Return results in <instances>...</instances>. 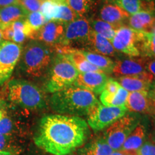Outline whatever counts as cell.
Returning a JSON list of instances; mask_svg holds the SVG:
<instances>
[{
  "label": "cell",
  "instance_id": "6da1fadb",
  "mask_svg": "<svg viewBox=\"0 0 155 155\" xmlns=\"http://www.w3.org/2000/svg\"><path fill=\"white\" fill-rule=\"evenodd\" d=\"M88 133V123L79 116L48 115L40 121L35 143L53 155H68L84 144Z\"/></svg>",
  "mask_w": 155,
  "mask_h": 155
},
{
  "label": "cell",
  "instance_id": "7a4b0ae2",
  "mask_svg": "<svg viewBox=\"0 0 155 155\" xmlns=\"http://www.w3.org/2000/svg\"><path fill=\"white\" fill-rule=\"evenodd\" d=\"M98 103L94 93L74 85L54 93L50 98L51 107L55 111L79 117L88 115Z\"/></svg>",
  "mask_w": 155,
  "mask_h": 155
},
{
  "label": "cell",
  "instance_id": "3957f363",
  "mask_svg": "<svg viewBox=\"0 0 155 155\" xmlns=\"http://www.w3.org/2000/svg\"><path fill=\"white\" fill-rule=\"evenodd\" d=\"M52 58L53 54L49 46L39 41L31 42L23 50L20 67L25 74L40 78L51 65Z\"/></svg>",
  "mask_w": 155,
  "mask_h": 155
},
{
  "label": "cell",
  "instance_id": "277c9868",
  "mask_svg": "<svg viewBox=\"0 0 155 155\" xmlns=\"http://www.w3.org/2000/svg\"><path fill=\"white\" fill-rule=\"evenodd\" d=\"M46 90L55 93L73 86L79 73L65 55L57 54L51 63Z\"/></svg>",
  "mask_w": 155,
  "mask_h": 155
},
{
  "label": "cell",
  "instance_id": "5b68a950",
  "mask_svg": "<svg viewBox=\"0 0 155 155\" xmlns=\"http://www.w3.org/2000/svg\"><path fill=\"white\" fill-rule=\"evenodd\" d=\"M8 98L13 104L28 109H39L45 106L44 96L40 88L26 81H10Z\"/></svg>",
  "mask_w": 155,
  "mask_h": 155
},
{
  "label": "cell",
  "instance_id": "8992f818",
  "mask_svg": "<svg viewBox=\"0 0 155 155\" xmlns=\"http://www.w3.org/2000/svg\"><path fill=\"white\" fill-rule=\"evenodd\" d=\"M127 111L125 106H107L98 103L88 114V124L94 131L103 130L124 116Z\"/></svg>",
  "mask_w": 155,
  "mask_h": 155
},
{
  "label": "cell",
  "instance_id": "52a82bcc",
  "mask_svg": "<svg viewBox=\"0 0 155 155\" xmlns=\"http://www.w3.org/2000/svg\"><path fill=\"white\" fill-rule=\"evenodd\" d=\"M144 32L133 30L127 26H122L116 31L112 41L114 49L131 57H138L141 55L139 43Z\"/></svg>",
  "mask_w": 155,
  "mask_h": 155
},
{
  "label": "cell",
  "instance_id": "ba28073f",
  "mask_svg": "<svg viewBox=\"0 0 155 155\" xmlns=\"http://www.w3.org/2000/svg\"><path fill=\"white\" fill-rule=\"evenodd\" d=\"M136 125L137 120L134 116L125 115L108 127L104 139L114 151L119 150Z\"/></svg>",
  "mask_w": 155,
  "mask_h": 155
},
{
  "label": "cell",
  "instance_id": "9c48e42d",
  "mask_svg": "<svg viewBox=\"0 0 155 155\" xmlns=\"http://www.w3.org/2000/svg\"><path fill=\"white\" fill-rule=\"evenodd\" d=\"M22 53V46L11 41L0 42V85L11 76Z\"/></svg>",
  "mask_w": 155,
  "mask_h": 155
},
{
  "label": "cell",
  "instance_id": "30bf717a",
  "mask_svg": "<svg viewBox=\"0 0 155 155\" xmlns=\"http://www.w3.org/2000/svg\"><path fill=\"white\" fill-rule=\"evenodd\" d=\"M147 58H127L117 61L112 73L116 77H138L152 83L154 78L147 71Z\"/></svg>",
  "mask_w": 155,
  "mask_h": 155
},
{
  "label": "cell",
  "instance_id": "8fae6325",
  "mask_svg": "<svg viewBox=\"0 0 155 155\" xmlns=\"http://www.w3.org/2000/svg\"><path fill=\"white\" fill-rule=\"evenodd\" d=\"M91 30V28L88 19L84 17H78L73 22L65 25L63 37L61 43L58 45L70 46L72 42H86Z\"/></svg>",
  "mask_w": 155,
  "mask_h": 155
},
{
  "label": "cell",
  "instance_id": "7c38bea8",
  "mask_svg": "<svg viewBox=\"0 0 155 155\" xmlns=\"http://www.w3.org/2000/svg\"><path fill=\"white\" fill-rule=\"evenodd\" d=\"M65 25L50 21L36 32L35 39L47 45H56L61 43L65 32Z\"/></svg>",
  "mask_w": 155,
  "mask_h": 155
},
{
  "label": "cell",
  "instance_id": "4fadbf2b",
  "mask_svg": "<svg viewBox=\"0 0 155 155\" xmlns=\"http://www.w3.org/2000/svg\"><path fill=\"white\" fill-rule=\"evenodd\" d=\"M108 80L107 75L104 73H79L73 85L98 94L103 91Z\"/></svg>",
  "mask_w": 155,
  "mask_h": 155
},
{
  "label": "cell",
  "instance_id": "5bb4252c",
  "mask_svg": "<svg viewBox=\"0 0 155 155\" xmlns=\"http://www.w3.org/2000/svg\"><path fill=\"white\" fill-rule=\"evenodd\" d=\"M100 19L114 25L122 26V22L129 17L127 12L115 4L105 0L99 12Z\"/></svg>",
  "mask_w": 155,
  "mask_h": 155
},
{
  "label": "cell",
  "instance_id": "9a60e30c",
  "mask_svg": "<svg viewBox=\"0 0 155 155\" xmlns=\"http://www.w3.org/2000/svg\"><path fill=\"white\" fill-rule=\"evenodd\" d=\"M115 4L130 15H134L140 12L154 13L155 0H107Z\"/></svg>",
  "mask_w": 155,
  "mask_h": 155
},
{
  "label": "cell",
  "instance_id": "2e32d148",
  "mask_svg": "<svg viewBox=\"0 0 155 155\" xmlns=\"http://www.w3.org/2000/svg\"><path fill=\"white\" fill-rule=\"evenodd\" d=\"M125 107L127 111L134 113L150 111V96L147 91L129 92Z\"/></svg>",
  "mask_w": 155,
  "mask_h": 155
},
{
  "label": "cell",
  "instance_id": "e0dca14e",
  "mask_svg": "<svg viewBox=\"0 0 155 155\" xmlns=\"http://www.w3.org/2000/svg\"><path fill=\"white\" fill-rule=\"evenodd\" d=\"M145 137L146 129L144 126L137 125L126 139L120 150L128 155H137L139 148L144 144Z\"/></svg>",
  "mask_w": 155,
  "mask_h": 155
},
{
  "label": "cell",
  "instance_id": "ac0fdd59",
  "mask_svg": "<svg viewBox=\"0 0 155 155\" xmlns=\"http://www.w3.org/2000/svg\"><path fill=\"white\" fill-rule=\"evenodd\" d=\"M129 25L133 30L151 33L155 31L154 13L140 12L129 17Z\"/></svg>",
  "mask_w": 155,
  "mask_h": 155
},
{
  "label": "cell",
  "instance_id": "d6986e66",
  "mask_svg": "<svg viewBox=\"0 0 155 155\" xmlns=\"http://www.w3.org/2000/svg\"><path fill=\"white\" fill-rule=\"evenodd\" d=\"M28 12L19 4L0 9V30L12 25L17 21L24 19Z\"/></svg>",
  "mask_w": 155,
  "mask_h": 155
},
{
  "label": "cell",
  "instance_id": "ffe728a7",
  "mask_svg": "<svg viewBox=\"0 0 155 155\" xmlns=\"http://www.w3.org/2000/svg\"><path fill=\"white\" fill-rule=\"evenodd\" d=\"M86 42L94 50V53L105 56L115 55V49L112 45L111 41L98 34L92 29L90 31V34Z\"/></svg>",
  "mask_w": 155,
  "mask_h": 155
},
{
  "label": "cell",
  "instance_id": "44dd1931",
  "mask_svg": "<svg viewBox=\"0 0 155 155\" xmlns=\"http://www.w3.org/2000/svg\"><path fill=\"white\" fill-rule=\"evenodd\" d=\"M78 50L88 60L89 63L98 68L104 73H112L115 63L112 61L111 58L107 57V56L94 53V52L84 51V50Z\"/></svg>",
  "mask_w": 155,
  "mask_h": 155
},
{
  "label": "cell",
  "instance_id": "7402d4cb",
  "mask_svg": "<svg viewBox=\"0 0 155 155\" xmlns=\"http://www.w3.org/2000/svg\"><path fill=\"white\" fill-rule=\"evenodd\" d=\"M69 59V61L73 63L78 73H91V72H98L104 73L101 70L98 68L92 65L91 63H89L88 60L84 57L82 53H80L78 50L75 49L72 53L68 55H65Z\"/></svg>",
  "mask_w": 155,
  "mask_h": 155
},
{
  "label": "cell",
  "instance_id": "603a6c76",
  "mask_svg": "<svg viewBox=\"0 0 155 155\" xmlns=\"http://www.w3.org/2000/svg\"><path fill=\"white\" fill-rule=\"evenodd\" d=\"M118 82L122 88L129 92H148L152 86V83L138 77H119L118 78Z\"/></svg>",
  "mask_w": 155,
  "mask_h": 155
},
{
  "label": "cell",
  "instance_id": "cb8c5ba5",
  "mask_svg": "<svg viewBox=\"0 0 155 155\" xmlns=\"http://www.w3.org/2000/svg\"><path fill=\"white\" fill-rule=\"evenodd\" d=\"M100 101L101 104L107 106H116L122 107L125 106L129 92L121 86L117 92L114 94H107L105 93H101Z\"/></svg>",
  "mask_w": 155,
  "mask_h": 155
},
{
  "label": "cell",
  "instance_id": "d4e9b609",
  "mask_svg": "<svg viewBox=\"0 0 155 155\" xmlns=\"http://www.w3.org/2000/svg\"><path fill=\"white\" fill-rule=\"evenodd\" d=\"M89 23H90L91 28L93 30L110 41L113 40L116 31L121 27L119 25L110 24V23L104 22L100 19H92Z\"/></svg>",
  "mask_w": 155,
  "mask_h": 155
},
{
  "label": "cell",
  "instance_id": "484cf974",
  "mask_svg": "<svg viewBox=\"0 0 155 155\" xmlns=\"http://www.w3.org/2000/svg\"><path fill=\"white\" fill-rule=\"evenodd\" d=\"M113 151L104 139H100L84 147L79 155H110Z\"/></svg>",
  "mask_w": 155,
  "mask_h": 155
},
{
  "label": "cell",
  "instance_id": "4316f807",
  "mask_svg": "<svg viewBox=\"0 0 155 155\" xmlns=\"http://www.w3.org/2000/svg\"><path fill=\"white\" fill-rule=\"evenodd\" d=\"M139 51L145 57L155 59V32H144L142 40L139 43Z\"/></svg>",
  "mask_w": 155,
  "mask_h": 155
},
{
  "label": "cell",
  "instance_id": "83f0119b",
  "mask_svg": "<svg viewBox=\"0 0 155 155\" xmlns=\"http://www.w3.org/2000/svg\"><path fill=\"white\" fill-rule=\"evenodd\" d=\"M76 15L72 11L68 5L66 0H61L59 2V11H58V16L55 19V22L63 23L64 25H67L68 23L73 22L75 19L78 18Z\"/></svg>",
  "mask_w": 155,
  "mask_h": 155
},
{
  "label": "cell",
  "instance_id": "f1b7e54d",
  "mask_svg": "<svg viewBox=\"0 0 155 155\" xmlns=\"http://www.w3.org/2000/svg\"><path fill=\"white\" fill-rule=\"evenodd\" d=\"M68 7L78 17H83L90 11L92 0H66Z\"/></svg>",
  "mask_w": 155,
  "mask_h": 155
},
{
  "label": "cell",
  "instance_id": "f546056e",
  "mask_svg": "<svg viewBox=\"0 0 155 155\" xmlns=\"http://www.w3.org/2000/svg\"><path fill=\"white\" fill-rule=\"evenodd\" d=\"M26 19L32 30L35 32L40 30L43 25L48 22L40 11L28 13Z\"/></svg>",
  "mask_w": 155,
  "mask_h": 155
},
{
  "label": "cell",
  "instance_id": "4dcf8cb0",
  "mask_svg": "<svg viewBox=\"0 0 155 155\" xmlns=\"http://www.w3.org/2000/svg\"><path fill=\"white\" fill-rule=\"evenodd\" d=\"M44 0H19V4L28 13L40 10V6Z\"/></svg>",
  "mask_w": 155,
  "mask_h": 155
},
{
  "label": "cell",
  "instance_id": "1f68e13d",
  "mask_svg": "<svg viewBox=\"0 0 155 155\" xmlns=\"http://www.w3.org/2000/svg\"><path fill=\"white\" fill-rule=\"evenodd\" d=\"M13 124L8 117H2L0 120V134L9 135L12 130Z\"/></svg>",
  "mask_w": 155,
  "mask_h": 155
},
{
  "label": "cell",
  "instance_id": "d6a6232c",
  "mask_svg": "<svg viewBox=\"0 0 155 155\" xmlns=\"http://www.w3.org/2000/svg\"><path fill=\"white\" fill-rule=\"evenodd\" d=\"M120 87H121V85L117 81L114 80L112 78L108 79L102 92L107 94H114L119 91Z\"/></svg>",
  "mask_w": 155,
  "mask_h": 155
},
{
  "label": "cell",
  "instance_id": "836d02e7",
  "mask_svg": "<svg viewBox=\"0 0 155 155\" xmlns=\"http://www.w3.org/2000/svg\"><path fill=\"white\" fill-rule=\"evenodd\" d=\"M137 155H155V143L147 141L142 144Z\"/></svg>",
  "mask_w": 155,
  "mask_h": 155
},
{
  "label": "cell",
  "instance_id": "e575fe53",
  "mask_svg": "<svg viewBox=\"0 0 155 155\" xmlns=\"http://www.w3.org/2000/svg\"><path fill=\"white\" fill-rule=\"evenodd\" d=\"M11 147V141L9 135L0 134V151L9 150Z\"/></svg>",
  "mask_w": 155,
  "mask_h": 155
},
{
  "label": "cell",
  "instance_id": "d590c367",
  "mask_svg": "<svg viewBox=\"0 0 155 155\" xmlns=\"http://www.w3.org/2000/svg\"><path fill=\"white\" fill-rule=\"evenodd\" d=\"M2 34V38L5 39L7 41H10L13 40L14 38V30H13L12 25H9V26L5 28L4 30H1Z\"/></svg>",
  "mask_w": 155,
  "mask_h": 155
},
{
  "label": "cell",
  "instance_id": "8d00e7d4",
  "mask_svg": "<svg viewBox=\"0 0 155 155\" xmlns=\"http://www.w3.org/2000/svg\"><path fill=\"white\" fill-rule=\"evenodd\" d=\"M147 71L155 80V59L154 58H147L146 62Z\"/></svg>",
  "mask_w": 155,
  "mask_h": 155
},
{
  "label": "cell",
  "instance_id": "74e56055",
  "mask_svg": "<svg viewBox=\"0 0 155 155\" xmlns=\"http://www.w3.org/2000/svg\"><path fill=\"white\" fill-rule=\"evenodd\" d=\"M19 4V0H0V9Z\"/></svg>",
  "mask_w": 155,
  "mask_h": 155
},
{
  "label": "cell",
  "instance_id": "f35d334b",
  "mask_svg": "<svg viewBox=\"0 0 155 155\" xmlns=\"http://www.w3.org/2000/svg\"><path fill=\"white\" fill-rule=\"evenodd\" d=\"M150 111L155 116V97L150 96Z\"/></svg>",
  "mask_w": 155,
  "mask_h": 155
},
{
  "label": "cell",
  "instance_id": "ab89813d",
  "mask_svg": "<svg viewBox=\"0 0 155 155\" xmlns=\"http://www.w3.org/2000/svg\"><path fill=\"white\" fill-rule=\"evenodd\" d=\"M110 155H128V154H126L125 152H122L121 150H115V151H113V152H112Z\"/></svg>",
  "mask_w": 155,
  "mask_h": 155
},
{
  "label": "cell",
  "instance_id": "60d3db41",
  "mask_svg": "<svg viewBox=\"0 0 155 155\" xmlns=\"http://www.w3.org/2000/svg\"><path fill=\"white\" fill-rule=\"evenodd\" d=\"M151 88H152V91H151V94H150V96L151 97H155V83L154 84H152V87H151Z\"/></svg>",
  "mask_w": 155,
  "mask_h": 155
},
{
  "label": "cell",
  "instance_id": "b9f144b4",
  "mask_svg": "<svg viewBox=\"0 0 155 155\" xmlns=\"http://www.w3.org/2000/svg\"><path fill=\"white\" fill-rule=\"evenodd\" d=\"M0 155H13L11 152L7 151H0Z\"/></svg>",
  "mask_w": 155,
  "mask_h": 155
},
{
  "label": "cell",
  "instance_id": "7bdbcfd3",
  "mask_svg": "<svg viewBox=\"0 0 155 155\" xmlns=\"http://www.w3.org/2000/svg\"><path fill=\"white\" fill-rule=\"evenodd\" d=\"M2 31L1 30H0V42H1L2 41Z\"/></svg>",
  "mask_w": 155,
  "mask_h": 155
},
{
  "label": "cell",
  "instance_id": "ee69618b",
  "mask_svg": "<svg viewBox=\"0 0 155 155\" xmlns=\"http://www.w3.org/2000/svg\"><path fill=\"white\" fill-rule=\"evenodd\" d=\"M2 117H3V114H2V113L1 110H0V120L2 119Z\"/></svg>",
  "mask_w": 155,
  "mask_h": 155
}]
</instances>
